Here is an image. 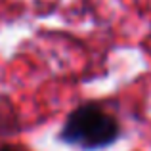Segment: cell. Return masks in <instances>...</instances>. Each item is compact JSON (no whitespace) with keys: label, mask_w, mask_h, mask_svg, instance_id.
I'll use <instances>...</instances> for the list:
<instances>
[{"label":"cell","mask_w":151,"mask_h":151,"mask_svg":"<svg viewBox=\"0 0 151 151\" xmlns=\"http://www.w3.org/2000/svg\"><path fill=\"white\" fill-rule=\"evenodd\" d=\"M121 134L117 119L96 103H84L67 117L59 140L86 151L101 149L115 144Z\"/></svg>","instance_id":"6da1fadb"},{"label":"cell","mask_w":151,"mask_h":151,"mask_svg":"<svg viewBox=\"0 0 151 151\" xmlns=\"http://www.w3.org/2000/svg\"><path fill=\"white\" fill-rule=\"evenodd\" d=\"M0 151H17V149H14V147H0Z\"/></svg>","instance_id":"7a4b0ae2"}]
</instances>
